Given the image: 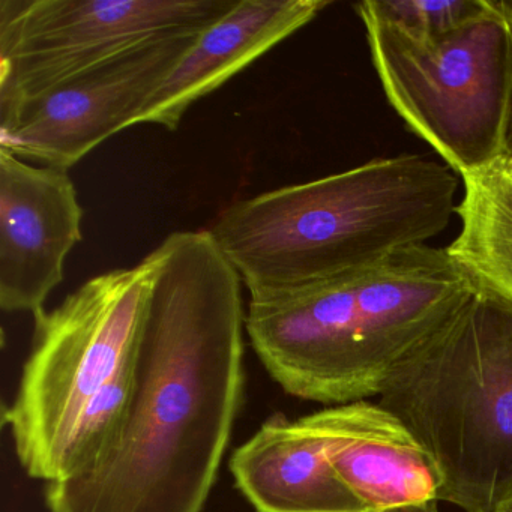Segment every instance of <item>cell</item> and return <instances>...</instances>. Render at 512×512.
I'll use <instances>...</instances> for the list:
<instances>
[{
  "instance_id": "obj_1",
  "label": "cell",
  "mask_w": 512,
  "mask_h": 512,
  "mask_svg": "<svg viewBox=\"0 0 512 512\" xmlns=\"http://www.w3.org/2000/svg\"><path fill=\"white\" fill-rule=\"evenodd\" d=\"M121 436L103 463L47 484L49 512H202L244 395L242 280L209 230L157 248Z\"/></svg>"
},
{
  "instance_id": "obj_2",
  "label": "cell",
  "mask_w": 512,
  "mask_h": 512,
  "mask_svg": "<svg viewBox=\"0 0 512 512\" xmlns=\"http://www.w3.org/2000/svg\"><path fill=\"white\" fill-rule=\"evenodd\" d=\"M458 178L416 154L376 158L227 206L214 236L250 298L370 268L427 244L455 214Z\"/></svg>"
},
{
  "instance_id": "obj_3",
  "label": "cell",
  "mask_w": 512,
  "mask_h": 512,
  "mask_svg": "<svg viewBox=\"0 0 512 512\" xmlns=\"http://www.w3.org/2000/svg\"><path fill=\"white\" fill-rule=\"evenodd\" d=\"M475 289L446 248L415 245L370 268L250 298L245 329L286 394L341 406L380 395L403 356Z\"/></svg>"
},
{
  "instance_id": "obj_4",
  "label": "cell",
  "mask_w": 512,
  "mask_h": 512,
  "mask_svg": "<svg viewBox=\"0 0 512 512\" xmlns=\"http://www.w3.org/2000/svg\"><path fill=\"white\" fill-rule=\"evenodd\" d=\"M430 455L439 502L512 506V305L475 292L403 356L379 395Z\"/></svg>"
},
{
  "instance_id": "obj_5",
  "label": "cell",
  "mask_w": 512,
  "mask_h": 512,
  "mask_svg": "<svg viewBox=\"0 0 512 512\" xmlns=\"http://www.w3.org/2000/svg\"><path fill=\"white\" fill-rule=\"evenodd\" d=\"M155 250L35 314L31 352L5 412L20 466L32 479H64L71 440L95 401L133 370L157 271Z\"/></svg>"
},
{
  "instance_id": "obj_6",
  "label": "cell",
  "mask_w": 512,
  "mask_h": 512,
  "mask_svg": "<svg viewBox=\"0 0 512 512\" xmlns=\"http://www.w3.org/2000/svg\"><path fill=\"white\" fill-rule=\"evenodd\" d=\"M386 100L461 178L512 154V25L491 0L478 19L418 38L356 4Z\"/></svg>"
},
{
  "instance_id": "obj_7",
  "label": "cell",
  "mask_w": 512,
  "mask_h": 512,
  "mask_svg": "<svg viewBox=\"0 0 512 512\" xmlns=\"http://www.w3.org/2000/svg\"><path fill=\"white\" fill-rule=\"evenodd\" d=\"M238 0H0V116L119 56L202 34Z\"/></svg>"
},
{
  "instance_id": "obj_8",
  "label": "cell",
  "mask_w": 512,
  "mask_h": 512,
  "mask_svg": "<svg viewBox=\"0 0 512 512\" xmlns=\"http://www.w3.org/2000/svg\"><path fill=\"white\" fill-rule=\"evenodd\" d=\"M199 35L155 41L26 101L0 116V149L25 161L71 169L110 137L134 127Z\"/></svg>"
},
{
  "instance_id": "obj_9",
  "label": "cell",
  "mask_w": 512,
  "mask_h": 512,
  "mask_svg": "<svg viewBox=\"0 0 512 512\" xmlns=\"http://www.w3.org/2000/svg\"><path fill=\"white\" fill-rule=\"evenodd\" d=\"M83 208L68 170L34 166L0 149V307L44 310L82 242Z\"/></svg>"
},
{
  "instance_id": "obj_10",
  "label": "cell",
  "mask_w": 512,
  "mask_h": 512,
  "mask_svg": "<svg viewBox=\"0 0 512 512\" xmlns=\"http://www.w3.org/2000/svg\"><path fill=\"white\" fill-rule=\"evenodd\" d=\"M299 421L322 437L335 472L368 511L439 502L440 476L430 455L379 403L341 404Z\"/></svg>"
},
{
  "instance_id": "obj_11",
  "label": "cell",
  "mask_w": 512,
  "mask_h": 512,
  "mask_svg": "<svg viewBox=\"0 0 512 512\" xmlns=\"http://www.w3.org/2000/svg\"><path fill=\"white\" fill-rule=\"evenodd\" d=\"M328 0H238L194 41L134 125L176 131L188 110L313 22Z\"/></svg>"
},
{
  "instance_id": "obj_12",
  "label": "cell",
  "mask_w": 512,
  "mask_h": 512,
  "mask_svg": "<svg viewBox=\"0 0 512 512\" xmlns=\"http://www.w3.org/2000/svg\"><path fill=\"white\" fill-rule=\"evenodd\" d=\"M236 487L257 512H370L335 472L319 434L269 418L230 457Z\"/></svg>"
},
{
  "instance_id": "obj_13",
  "label": "cell",
  "mask_w": 512,
  "mask_h": 512,
  "mask_svg": "<svg viewBox=\"0 0 512 512\" xmlns=\"http://www.w3.org/2000/svg\"><path fill=\"white\" fill-rule=\"evenodd\" d=\"M461 179V229L446 251L475 286L512 305V181L500 164Z\"/></svg>"
},
{
  "instance_id": "obj_14",
  "label": "cell",
  "mask_w": 512,
  "mask_h": 512,
  "mask_svg": "<svg viewBox=\"0 0 512 512\" xmlns=\"http://www.w3.org/2000/svg\"><path fill=\"white\" fill-rule=\"evenodd\" d=\"M383 19L418 38L443 37L478 19L491 8V0H368Z\"/></svg>"
},
{
  "instance_id": "obj_15",
  "label": "cell",
  "mask_w": 512,
  "mask_h": 512,
  "mask_svg": "<svg viewBox=\"0 0 512 512\" xmlns=\"http://www.w3.org/2000/svg\"><path fill=\"white\" fill-rule=\"evenodd\" d=\"M386 512H440L439 502L433 500V502L424 503V505L418 506H406V508L391 509Z\"/></svg>"
},
{
  "instance_id": "obj_16",
  "label": "cell",
  "mask_w": 512,
  "mask_h": 512,
  "mask_svg": "<svg viewBox=\"0 0 512 512\" xmlns=\"http://www.w3.org/2000/svg\"><path fill=\"white\" fill-rule=\"evenodd\" d=\"M496 5L512 25V0H496Z\"/></svg>"
},
{
  "instance_id": "obj_17",
  "label": "cell",
  "mask_w": 512,
  "mask_h": 512,
  "mask_svg": "<svg viewBox=\"0 0 512 512\" xmlns=\"http://www.w3.org/2000/svg\"><path fill=\"white\" fill-rule=\"evenodd\" d=\"M500 166H502L503 172H505L506 175L509 176V179L512 181V154L509 155V157L506 158V160L503 161Z\"/></svg>"
},
{
  "instance_id": "obj_18",
  "label": "cell",
  "mask_w": 512,
  "mask_h": 512,
  "mask_svg": "<svg viewBox=\"0 0 512 512\" xmlns=\"http://www.w3.org/2000/svg\"><path fill=\"white\" fill-rule=\"evenodd\" d=\"M503 512H512V506H511V508L506 509V511H503Z\"/></svg>"
}]
</instances>
